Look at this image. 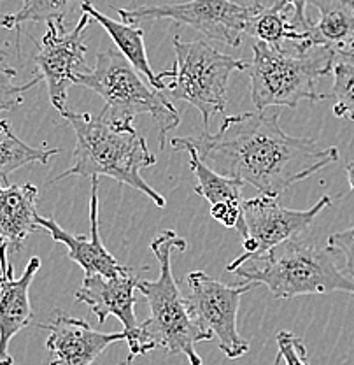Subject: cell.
Wrapping results in <instances>:
<instances>
[{
  "mask_svg": "<svg viewBox=\"0 0 354 365\" xmlns=\"http://www.w3.org/2000/svg\"><path fill=\"white\" fill-rule=\"evenodd\" d=\"M279 111H253L227 116L216 134L170 139L174 151L195 150L212 170L251 185L260 195L279 199L295 182L309 180L338 160L335 146L291 137L281 128Z\"/></svg>",
  "mask_w": 354,
  "mask_h": 365,
  "instance_id": "obj_1",
  "label": "cell"
},
{
  "mask_svg": "<svg viewBox=\"0 0 354 365\" xmlns=\"http://www.w3.org/2000/svg\"><path fill=\"white\" fill-rule=\"evenodd\" d=\"M188 242L174 230H163L151 242V251L158 260V279H140L137 290L150 306V317L139 323L133 339L128 342L130 355L163 349L169 355H184L189 365H204L197 353V344L211 337L193 322L186 307L184 297L172 274V253L186 251Z\"/></svg>",
  "mask_w": 354,
  "mask_h": 365,
  "instance_id": "obj_2",
  "label": "cell"
},
{
  "mask_svg": "<svg viewBox=\"0 0 354 365\" xmlns=\"http://www.w3.org/2000/svg\"><path fill=\"white\" fill-rule=\"evenodd\" d=\"M76 134V148L72 165L51 182H58L68 176L79 178H111L120 185H127L153 200L156 207H165V197L151 188L140 170L153 167L156 157L147 148L144 137L135 128L125 130L90 113H62Z\"/></svg>",
  "mask_w": 354,
  "mask_h": 365,
  "instance_id": "obj_3",
  "label": "cell"
},
{
  "mask_svg": "<svg viewBox=\"0 0 354 365\" xmlns=\"http://www.w3.org/2000/svg\"><path fill=\"white\" fill-rule=\"evenodd\" d=\"M246 283L265 284L276 299L344 292L354 297V281L340 271L328 246L293 239L261 258L244 262L231 271Z\"/></svg>",
  "mask_w": 354,
  "mask_h": 365,
  "instance_id": "obj_4",
  "label": "cell"
},
{
  "mask_svg": "<svg viewBox=\"0 0 354 365\" xmlns=\"http://www.w3.org/2000/svg\"><path fill=\"white\" fill-rule=\"evenodd\" d=\"M74 85L100 95L105 106L98 118L118 128L132 130L135 116L150 114L158 127L160 150L165 148L169 132L181 123L177 109L165 93L147 86L116 48L98 53L95 67L76 76Z\"/></svg>",
  "mask_w": 354,
  "mask_h": 365,
  "instance_id": "obj_5",
  "label": "cell"
},
{
  "mask_svg": "<svg viewBox=\"0 0 354 365\" xmlns=\"http://www.w3.org/2000/svg\"><path fill=\"white\" fill-rule=\"evenodd\" d=\"M337 53L325 48L298 51L253 43V60L247 66L251 101L256 111L269 108H296L300 102L328 98L316 91V81L332 74Z\"/></svg>",
  "mask_w": 354,
  "mask_h": 365,
  "instance_id": "obj_6",
  "label": "cell"
},
{
  "mask_svg": "<svg viewBox=\"0 0 354 365\" xmlns=\"http://www.w3.org/2000/svg\"><path fill=\"white\" fill-rule=\"evenodd\" d=\"M174 66L156 74L158 90L199 109L204 130L212 118L227 109L228 79L234 72L247 71V60L224 55L205 41L182 43L174 39Z\"/></svg>",
  "mask_w": 354,
  "mask_h": 365,
  "instance_id": "obj_7",
  "label": "cell"
},
{
  "mask_svg": "<svg viewBox=\"0 0 354 365\" xmlns=\"http://www.w3.org/2000/svg\"><path fill=\"white\" fill-rule=\"evenodd\" d=\"M333 204L332 195H323L311 209H288L276 197L258 195L242 202V212L235 230L242 237L244 253L227 265L231 272L244 262L261 258L284 242L300 239L314 220Z\"/></svg>",
  "mask_w": 354,
  "mask_h": 365,
  "instance_id": "obj_8",
  "label": "cell"
},
{
  "mask_svg": "<svg viewBox=\"0 0 354 365\" xmlns=\"http://www.w3.org/2000/svg\"><path fill=\"white\" fill-rule=\"evenodd\" d=\"M189 294L184 297L189 317L202 332L216 339L218 348L230 360H237L249 351V342L244 341L237 329L241 297L254 290L258 284H224L204 271H193L186 276Z\"/></svg>",
  "mask_w": 354,
  "mask_h": 365,
  "instance_id": "obj_9",
  "label": "cell"
},
{
  "mask_svg": "<svg viewBox=\"0 0 354 365\" xmlns=\"http://www.w3.org/2000/svg\"><path fill=\"white\" fill-rule=\"evenodd\" d=\"M121 21L137 25L140 21L172 20L179 25L192 26L207 39L237 48L246 34L251 13L228 0H188L182 4L139 6L133 9H116Z\"/></svg>",
  "mask_w": 354,
  "mask_h": 365,
  "instance_id": "obj_10",
  "label": "cell"
},
{
  "mask_svg": "<svg viewBox=\"0 0 354 365\" xmlns=\"http://www.w3.org/2000/svg\"><path fill=\"white\" fill-rule=\"evenodd\" d=\"M90 21V14L83 13L72 30H66L63 23H48V32L36 43L37 76L48 85L49 102L60 114L67 111L68 88L74 86L76 76L90 71L85 60L88 46L83 39Z\"/></svg>",
  "mask_w": 354,
  "mask_h": 365,
  "instance_id": "obj_11",
  "label": "cell"
},
{
  "mask_svg": "<svg viewBox=\"0 0 354 365\" xmlns=\"http://www.w3.org/2000/svg\"><path fill=\"white\" fill-rule=\"evenodd\" d=\"M146 267L121 265L114 276H85L81 288L76 292V300L86 304L98 323H105L109 317H116L123 323L125 341L130 342L135 336L139 323L135 318V290L142 279Z\"/></svg>",
  "mask_w": 354,
  "mask_h": 365,
  "instance_id": "obj_12",
  "label": "cell"
},
{
  "mask_svg": "<svg viewBox=\"0 0 354 365\" xmlns=\"http://www.w3.org/2000/svg\"><path fill=\"white\" fill-rule=\"evenodd\" d=\"M48 330L46 349L51 355L49 365H93L113 342L125 341L121 332H98L86 319H79L56 311L48 323H39Z\"/></svg>",
  "mask_w": 354,
  "mask_h": 365,
  "instance_id": "obj_13",
  "label": "cell"
},
{
  "mask_svg": "<svg viewBox=\"0 0 354 365\" xmlns=\"http://www.w3.org/2000/svg\"><path fill=\"white\" fill-rule=\"evenodd\" d=\"M37 225L51 235L55 242H60L67 248V255L79 267H83L86 276H108L111 277L120 272L121 264L109 253L104 246L98 232V178L91 180L90 193V237L74 235L63 230L53 218L37 216Z\"/></svg>",
  "mask_w": 354,
  "mask_h": 365,
  "instance_id": "obj_14",
  "label": "cell"
},
{
  "mask_svg": "<svg viewBox=\"0 0 354 365\" xmlns=\"http://www.w3.org/2000/svg\"><path fill=\"white\" fill-rule=\"evenodd\" d=\"M39 269V257L30 258L20 277H14L13 264L0 269V365H14L9 342L18 332L33 323L30 284Z\"/></svg>",
  "mask_w": 354,
  "mask_h": 365,
  "instance_id": "obj_15",
  "label": "cell"
},
{
  "mask_svg": "<svg viewBox=\"0 0 354 365\" xmlns=\"http://www.w3.org/2000/svg\"><path fill=\"white\" fill-rule=\"evenodd\" d=\"M37 197L32 182H0V269L11 264L7 255L18 253L30 234L43 230L37 225Z\"/></svg>",
  "mask_w": 354,
  "mask_h": 365,
  "instance_id": "obj_16",
  "label": "cell"
},
{
  "mask_svg": "<svg viewBox=\"0 0 354 365\" xmlns=\"http://www.w3.org/2000/svg\"><path fill=\"white\" fill-rule=\"evenodd\" d=\"M184 153H188L189 167L197 178L193 192L211 204V216L216 222L227 228H235L242 212L244 182L212 170L192 148L184 150Z\"/></svg>",
  "mask_w": 354,
  "mask_h": 365,
  "instance_id": "obj_17",
  "label": "cell"
},
{
  "mask_svg": "<svg viewBox=\"0 0 354 365\" xmlns=\"http://www.w3.org/2000/svg\"><path fill=\"white\" fill-rule=\"evenodd\" d=\"M319 11V21L307 32L306 51L325 48L345 56L354 44V0H309Z\"/></svg>",
  "mask_w": 354,
  "mask_h": 365,
  "instance_id": "obj_18",
  "label": "cell"
},
{
  "mask_svg": "<svg viewBox=\"0 0 354 365\" xmlns=\"http://www.w3.org/2000/svg\"><path fill=\"white\" fill-rule=\"evenodd\" d=\"M83 13L90 14L91 20L98 21L104 26L105 32L111 36L113 43L116 44V49L128 60V63L135 68L139 74H142L144 78L150 81L151 88L158 90V81H156V74L153 68L150 66V58H147L146 53V44H144V30L137 29L133 25H127L123 21H116L113 18H109L108 14L100 13L97 7H93V4L86 2L81 7ZM160 91V90H158Z\"/></svg>",
  "mask_w": 354,
  "mask_h": 365,
  "instance_id": "obj_19",
  "label": "cell"
},
{
  "mask_svg": "<svg viewBox=\"0 0 354 365\" xmlns=\"http://www.w3.org/2000/svg\"><path fill=\"white\" fill-rule=\"evenodd\" d=\"M289 7L288 0H277L269 9L251 14L246 23V34L274 48H283L284 41H289L298 51H306L307 34L298 32L293 26Z\"/></svg>",
  "mask_w": 354,
  "mask_h": 365,
  "instance_id": "obj_20",
  "label": "cell"
},
{
  "mask_svg": "<svg viewBox=\"0 0 354 365\" xmlns=\"http://www.w3.org/2000/svg\"><path fill=\"white\" fill-rule=\"evenodd\" d=\"M56 148H33L28 146L13 132L7 120H0V182H7L9 174L16 173L30 163H46L53 155H58Z\"/></svg>",
  "mask_w": 354,
  "mask_h": 365,
  "instance_id": "obj_21",
  "label": "cell"
},
{
  "mask_svg": "<svg viewBox=\"0 0 354 365\" xmlns=\"http://www.w3.org/2000/svg\"><path fill=\"white\" fill-rule=\"evenodd\" d=\"M91 0H23L18 13L0 16V26L6 30H20L23 23H63Z\"/></svg>",
  "mask_w": 354,
  "mask_h": 365,
  "instance_id": "obj_22",
  "label": "cell"
},
{
  "mask_svg": "<svg viewBox=\"0 0 354 365\" xmlns=\"http://www.w3.org/2000/svg\"><path fill=\"white\" fill-rule=\"evenodd\" d=\"M333 86L330 95L333 98V114L337 118L354 121V63L349 60H335Z\"/></svg>",
  "mask_w": 354,
  "mask_h": 365,
  "instance_id": "obj_23",
  "label": "cell"
},
{
  "mask_svg": "<svg viewBox=\"0 0 354 365\" xmlns=\"http://www.w3.org/2000/svg\"><path fill=\"white\" fill-rule=\"evenodd\" d=\"M16 74V68L6 66V63L0 66V113L20 108L23 104V95L32 90L37 83L43 81L39 76H33L25 85H14Z\"/></svg>",
  "mask_w": 354,
  "mask_h": 365,
  "instance_id": "obj_24",
  "label": "cell"
},
{
  "mask_svg": "<svg viewBox=\"0 0 354 365\" xmlns=\"http://www.w3.org/2000/svg\"><path fill=\"white\" fill-rule=\"evenodd\" d=\"M277 341V356L276 365L284 362L286 365H309V359H307V346L302 337L295 336L293 332L288 330H281L276 336Z\"/></svg>",
  "mask_w": 354,
  "mask_h": 365,
  "instance_id": "obj_25",
  "label": "cell"
},
{
  "mask_svg": "<svg viewBox=\"0 0 354 365\" xmlns=\"http://www.w3.org/2000/svg\"><path fill=\"white\" fill-rule=\"evenodd\" d=\"M326 246L333 253H340L344 257L345 271H348L349 277L354 281V225L330 235Z\"/></svg>",
  "mask_w": 354,
  "mask_h": 365,
  "instance_id": "obj_26",
  "label": "cell"
},
{
  "mask_svg": "<svg viewBox=\"0 0 354 365\" xmlns=\"http://www.w3.org/2000/svg\"><path fill=\"white\" fill-rule=\"evenodd\" d=\"M288 4L291 6V9H293V14H291L293 26H295V29L302 34L309 32L312 21L307 18V13H306L309 0H288Z\"/></svg>",
  "mask_w": 354,
  "mask_h": 365,
  "instance_id": "obj_27",
  "label": "cell"
},
{
  "mask_svg": "<svg viewBox=\"0 0 354 365\" xmlns=\"http://www.w3.org/2000/svg\"><path fill=\"white\" fill-rule=\"evenodd\" d=\"M228 2L235 4L237 7L241 9H246L247 13L254 14V13H260V11L269 9L270 6L277 2V0H228Z\"/></svg>",
  "mask_w": 354,
  "mask_h": 365,
  "instance_id": "obj_28",
  "label": "cell"
},
{
  "mask_svg": "<svg viewBox=\"0 0 354 365\" xmlns=\"http://www.w3.org/2000/svg\"><path fill=\"white\" fill-rule=\"evenodd\" d=\"M345 173H348V181L349 186H351V192L354 193V160L345 165Z\"/></svg>",
  "mask_w": 354,
  "mask_h": 365,
  "instance_id": "obj_29",
  "label": "cell"
},
{
  "mask_svg": "<svg viewBox=\"0 0 354 365\" xmlns=\"http://www.w3.org/2000/svg\"><path fill=\"white\" fill-rule=\"evenodd\" d=\"M6 63V53L0 51V66H4Z\"/></svg>",
  "mask_w": 354,
  "mask_h": 365,
  "instance_id": "obj_30",
  "label": "cell"
},
{
  "mask_svg": "<svg viewBox=\"0 0 354 365\" xmlns=\"http://www.w3.org/2000/svg\"><path fill=\"white\" fill-rule=\"evenodd\" d=\"M132 362H133V359H132V356H128L127 360H123V362L118 364V365H132Z\"/></svg>",
  "mask_w": 354,
  "mask_h": 365,
  "instance_id": "obj_31",
  "label": "cell"
},
{
  "mask_svg": "<svg viewBox=\"0 0 354 365\" xmlns=\"http://www.w3.org/2000/svg\"><path fill=\"white\" fill-rule=\"evenodd\" d=\"M345 56H351V58H354V46L351 48V51H349L348 55H345Z\"/></svg>",
  "mask_w": 354,
  "mask_h": 365,
  "instance_id": "obj_32",
  "label": "cell"
},
{
  "mask_svg": "<svg viewBox=\"0 0 354 365\" xmlns=\"http://www.w3.org/2000/svg\"><path fill=\"white\" fill-rule=\"evenodd\" d=\"M353 46H354V44H353Z\"/></svg>",
  "mask_w": 354,
  "mask_h": 365,
  "instance_id": "obj_33",
  "label": "cell"
}]
</instances>
